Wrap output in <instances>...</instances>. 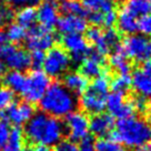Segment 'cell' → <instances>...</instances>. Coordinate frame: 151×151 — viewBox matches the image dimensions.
Returning a JSON list of instances; mask_svg holds the SVG:
<instances>
[{"mask_svg": "<svg viewBox=\"0 0 151 151\" xmlns=\"http://www.w3.org/2000/svg\"><path fill=\"white\" fill-rule=\"evenodd\" d=\"M58 19H59L58 8L53 4L43 2L38 7L37 20L41 27L52 30V28L57 24Z\"/></svg>", "mask_w": 151, "mask_h": 151, "instance_id": "obj_19", "label": "cell"}, {"mask_svg": "<svg viewBox=\"0 0 151 151\" xmlns=\"http://www.w3.org/2000/svg\"><path fill=\"white\" fill-rule=\"evenodd\" d=\"M109 63L113 70L118 71L119 73H129L130 72V62L128 61V58L123 55L121 50L116 51L111 55L109 59Z\"/></svg>", "mask_w": 151, "mask_h": 151, "instance_id": "obj_27", "label": "cell"}, {"mask_svg": "<svg viewBox=\"0 0 151 151\" xmlns=\"http://www.w3.org/2000/svg\"><path fill=\"white\" fill-rule=\"evenodd\" d=\"M14 102V92L6 87H0V110L8 108Z\"/></svg>", "mask_w": 151, "mask_h": 151, "instance_id": "obj_33", "label": "cell"}, {"mask_svg": "<svg viewBox=\"0 0 151 151\" xmlns=\"http://www.w3.org/2000/svg\"><path fill=\"white\" fill-rule=\"evenodd\" d=\"M6 73V66L4 65V62H0V77L5 76Z\"/></svg>", "mask_w": 151, "mask_h": 151, "instance_id": "obj_49", "label": "cell"}, {"mask_svg": "<svg viewBox=\"0 0 151 151\" xmlns=\"http://www.w3.org/2000/svg\"><path fill=\"white\" fill-rule=\"evenodd\" d=\"M132 104H133V107H134V110H139V111H146L147 109L149 108V106L147 104V101L145 100V98H142V97H139L137 98L136 100H133L132 101Z\"/></svg>", "mask_w": 151, "mask_h": 151, "instance_id": "obj_44", "label": "cell"}, {"mask_svg": "<svg viewBox=\"0 0 151 151\" xmlns=\"http://www.w3.org/2000/svg\"><path fill=\"white\" fill-rule=\"evenodd\" d=\"M21 151H31V150H30V149H28V148H24Z\"/></svg>", "mask_w": 151, "mask_h": 151, "instance_id": "obj_51", "label": "cell"}, {"mask_svg": "<svg viewBox=\"0 0 151 151\" xmlns=\"http://www.w3.org/2000/svg\"><path fill=\"white\" fill-rule=\"evenodd\" d=\"M58 8L65 14L80 16L83 18L88 14V10L86 9L79 0H60Z\"/></svg>", "mask_w": 151, "mask_h": 151, "instance_id": "obj_25", "label": "cell"}, {"mask_svg": "<svg viewBox=\"0 0 151 151\" xmlns=\"http://www.w3.org/2000/svg\"><path fill=\"white\" fill-rule=\"evenodd\" d=\"M79 151H96V141L91 136H87L80 140V145L78 146Z\"/></svg>", "mask_w": 151, "mask_h": 151, "instance_id": "obj_39", "label": "cell"}, {"mask_svg": "<svg viewBox=\"0 0 151 151\" xmlns=\"http://www.w3.org/2000/svg\"><path fill=\"white\" fill-rule=\"evenodd\" d=\"M16 18V24L21 26L22 28L31 29L35 27V24L37 21V9L35 7H24L20 8L18 12L14 14Z\"/></svg>", "mask_w": 151, "mask_h": 151, "instance_id": "obj_23", "label": "cell"}, {"mask_svg": "<svg viewBox=\"0 0 151 151\" xmlns=\"http://www.w3.org/2000/svg\"><path fill=\"white\" fill-rule=\"evenodd\" d=\"M104 0H83V7L90 11H99Z\"/></svg>", "mask_w": 151, "mask_h": 151, "instance_id": "obj_43", "label": "cell"}, {"mask_svg": "<svg viewBox=\"0 0 151 151\" xmlns=\"http://www.w3.org/2000/svg\"><path fill=\"white\" fill-rule=\"evenodd\" d=\"M4 65L10 70L21 71L24 72L31 66L30 53L22 48L17 47L14 45H7L2 53Z\"/></svg>", "mask_w": 151, "mask_h": 151, "instance_id": "obj_10", "label": "cell"}, {"mask_svg": "<svg viewBox=\"0 0 151 151\" xmlns=\"http://www.w3.org/2000/svg\"><path fill=\"white\" fill-rule=\"evenodd\" d=\"M24 131L18 127L11 128L9 138L0 151H21L24 148Z\"/></svg>", "mask_w": 151, "mask_h": 151, "instance_id": "obj_24", "label": "cell"}, {"mask_svg": "<svg viewBox=\"0 0 151 151\" xmlns=\"http://www.w3.org/2000/svg\"><path fill=\"white\" fill-rule=\"evenodd\" d=\"M112 140L130 149H141L151 143V124L138 117L121 119L111 132Z\"/></svg>", "mask_w": 151, "mask_h": 151, "instance_id": "obj_2", "label": "cell"}, {"mask_svg": "<svg viewBox=\"0 0 151 151\" xmlns=\"http://www.w3.org/2000/svg\"><path fill=\"white\" fill-rule=\"evenodd\" d=\"M11 8H24V7H36L40 0H6Z\"/></svg>", "mask_w": 151, "mask_h": 151, "instance_id": "obj_37", "label": "cell"}, {"mask_svg": "<svg viewBox=\"0 0 151 151\" xmlns=\"http://www.w3.org/2000/svg\"><path fill=\"white\" fill-rule=\"evenodd\" d=\"M114 1L113 0H104L101 8H100V12L102 14H107V12H110V11H113L114 10Z\"/></svg>", "mask_w": 151, "mask_h": 151, "instance_id": "obj_45", "label": "cell"}, {"mask_svg": "<svg viewBox=\"0 0 151 151\" xmlns=\"http://www.w3.org/2000/svg\"><path fill=\"white\" fill-rule=\"evenodd\" d=\"M120 50L128 59L143 62L151 59V38L142 35H130L123 39Z\"/></svg>", "mask_w": 151, "mask_h": 151, "instance_id": "obj_4", "label": "cell"}, {"mask_svg": "<svg viewBox=\"0 0 151 151\" xmlns=\"http://www.w3.org/2000/svg\"><path fill=\"white\" fill-rule=\"evenodd\" d=\"M131 86L134 91L145 99L151 98V75L139 68L131 76Z\"/></svg>", "mask_w": 151, "mask_h": 151, "instance_id": "obj_17", "label": "cell"}, {"mask_svg": "<svg viewBox=\"0 0 151 151\" xmlns=\"http://www.w3.org/2000/svg\"><path fill=\"white\" fill-rule=\"evenodd\" d=\"M62 45L71 62L76 65H81L91 52L88 41L82 35H66L62 38Z\"/></svg>", "mask_w": 151, "mask_h": 151, "instance_id": "obj_7", "label": "cell"}, {"mask_svg": "<svg viewBox=\"0 0 151 151\" xmlns=\"http://www.w3.org/2000/svg\"><path fill=\"white\" fill-rule=\"evenodd\" d=\"M106 108L108 109L111 117H116L119 120L133 117L134 107L132 101H127L124 99V93L112 91L106 98Z\"/></svg>", "mask_w": 151, "mask_h": 151, "instance_id": "obj_11", "label": "cell"}, {"mask_svg": "<svg viewBox=\"0 0 151 151\" xmlns=\"http://www.w3.org/2000/svg\"><path fill=\"white\" fill-rule=\"evenodd\" d=\"M120 36L118 31L113 28L107 29L104 32H102L101 37L93 43L96 47V52H98L101 56H106L118 46Z\"/></svg>", "mask_w": 151, "mask_h": 151, "instance_id": "obj_16", "label": "cell"}, {"mask_svg": "<svg viewBox=\"0 0 151 151\" xmlns=\"http://www.w3.org/2000/svg\"><path fill=\"white\" fill-rule=\"evenodd\" d=\"M88 19H89L90 24L96 27H99L104 22V14L100 11H88Z\"/></svg>", "mask_w": 151, "mask_h": 151, "instance_id": "obj_41", "label": "cell"}, {"mask_svg": "<svg viewBox=\"0 0 151 151\" xmlns=\"http://www.w3.org/2000/svg\"><path fill=\"white\" fill-rule=\"evenodd\" d=\"M96 151H126L123 146L112 139L101 138L96 141Z\"/></svg>", "mask_w": 151, "mask_h": 151, "instance_id": "obj_31", "label": "cell"}, {"mask_svg": "<svg viewBox=\"0 0 151 151\" xmlns=\"http://www.w3.org/2000/svg\"><path fill=\"white\" fill-rule=\"evenodd\" d=\"M11 127L10 123L6 120H0V149L5 146L8 138H9Z\"/></svg>", "mask_w": 151, "mask_h": 151, "instance_id": "obj_36", "label": "cell"}, {"mask_svg": "<svg viewBox=\"0 0 151 151\" xmlns=\"http://www.w3.org/2000/svg\"><path fill=\"white\" fill-rule=\"evenodd\" d=\"M26 79H27V76L21 71L10 70L9 72H6L4 76V82L6 85V88H8L12 92H17L20 94L24 90Z\"/></svg>", "mask_w": 151, "mask_h": 151, "instance_id": "obj_22", "label": "cell"}, {"mask_svg": "<svg viewBox=\"0 0 151 151\" xmlns=\"http://www.w3.org/2000/svg\"><path fill=\"white\" fill-rule=\"evenodd\" d=\"M57 28L58 31L66 35H81L85 32L88 26L87 20L80 16H72V14H65L57 21Z\"/></svg>", "mask_w": 151, "mask_h": 151, "instance_id": "obj_13", "label": "cell"}, {"mask_svg": "<svg viewBox=\"0 0 151 151\" xmlns=\"http://www.w3.org/2000/svg\"><path fill=\"white\" fill-rule=\"evenodd\" d=\"M45 52L42 51H32L30 55V62H31V66L35 69H39L40 67H42L43 60H45Z\"/></svg>", "mask_w": 151, "mask_h": 151, "instance_id": "obj_38", "label": "cell"}, {"mask_svg": "<svg viewBox=\"0 0 151 151\" xmlns=\"http://www.w3.org/2000/svg\"><path fill=\"white\" fill-rule=\"evenodd\" d=\"M117 26L124 35H134L138 31V19L123 7L117 14Z\"/></svg>", "mask_w": 151, "mask_h": 151, "instance_id": "obj_21", "label": "cell"}, {"mask_svg": "<svg viewBox=\"0 0 151 151\" xmlns=\"http://www.w3.org/2000/svg\"><path fill=\"white\" fill-rule=\"evenodd\" d=\"M148 148H149V149H151V143L149 145V147H148Z\"/></svg>", "mask_w": 151, "mask_h": 151, "instance_id": "obj_53", "label": "cell"}, {"mask_svg": "<svg viewBox=\"0 0 151 151\" xmlns=\"http://www.w3.org/2000/svg\"><path fill=\"white\" fill-rule=\"evenodd\" d=\"M6 46H7V38H6L5 31L0 29V59L2 58V53H4Z\"/></svg>", "mask_w": 151, "mask_h": 151, "instance_id": "obj_46", "label": "cell"}, {"mask_svg": "<svg viewBox=\"0 0 151 151\" xmlns=\"http://www.w3.org/2000/svg\"><path fill=\"white\" fill-rule=\"evenodd\" d=\"M102 35V31L100 30L99 27L96 26H91L90 28H87L86 30V37H87V41L94 43Z\"/></svg>", "mask_w": 151, "mask_h": 151, "instance_id": "obj_40", "label": "cell"}, {"mask_svg": "<svg viewBox=\"0 0 151 151\" xmlns=\"http://www.w3.org/2000/svg\"><path fill=\"white\" fill-rule=\"evenodd\" d=\"M131 86V76L129 73H119L114 79H112L110 87L114 92L124 93Z\"/></svg>", "mask_w": 151, "mask_h": 151, "instance_id": "obj_29", "label": "cell"}, {"mask_svg": "<svg viewBox=\"0 0 151 151\" xmlns=\"http://www.w3.org/2000/svg\"><path fill=\"white\" fill-rule=\"evenodd\" d=\"M65 133L63 123L57 118L43 112L35 113L32 118L26 123L24 137L37 146L55 147L62 140Z\"/></svg>", "mask_w": 151, "mask_h": 151, "instance_id": "obj_1", "label": "cell"}, {"mask_svg": "<svg viewBox=\"0 0 151 151\" xmlns=\"http://www.w3.org/2000/svg\"><path fill=\"white\" fill-rule=\"evenodd\" d=\"M0 8H1V6H0Z\"/></svg>", "mask_w": 151, "mask_h": 151, "instance_id": "obj_56", "label": "cell"}, {"mask_svg": "<svg viewBox=\"0 0 151 151\" xmlns=\"http://www.w3.org/2000/svg\"><path fill=\"white\" fill-rule=\"evenodd\" d=\"M65 131L72 141H80L89 133V118L82 111H72L66 117Z\"/></svg>", "mask_w": 151, "mask_h": 151, "instance_id": "obj_9", "label": "cell"}, {"mask_svg": "<svg viewBox=\"0 0 151 151\" xmlns=\"http://www.w3.org/2000/svg\"><path fill=\"white\" fill-rule=\"evenodd\" d=\"M106 98L107 96L98 93L88 87V89L81 94L80 106L86 112L94 116L98 113H102L106 109Z\"/></svg>", "mask_w": 151, "mask_h": 151, "instance_id": "obj_14", "label": "cell"}, {"mask_svg": "<svg viewBox=\"0 0 151 151\" xmlns=\"http://www.w3.org/2000/svg\"><path fill=\"white\" fill-rule=\"evenodd\" d=\"M102 65L104 56L98 52H90L89 56L81 63V73L87 79H94L102 73Z\"/></svg>", "mask_w": 151, "mask_h": 151, "instance_id": "obj_18", "label": "cell"}, {"mask_svg": "<svg viewBox=\"0 0 151 151\" xmlns=\"http://www.w3.org/2000/svg\"><path fill=\"white\" fill-rule=\"evenodd\" d=\"M53 151H79L78 145L72 140H60L57 143Z\"/></svg>", "mask_w": 151, "mask_h": 151, "instance_id": "obj_35", "label": "cell"}, {"mask_svg": "<svg viewBox=\"0 0 151 151\" xmlns=\"http://www.w3.org/2000/svg\"><path fill=\"white\" fill-rule=\"evenodd\" d=\"M71 66V59L65 49L53 47L45 55L43 72L49 78H59L65 75Z\"/></svg>", "mask_w": 151, "mask_h": 151, "instance_id": "obj_6", "label": "cell"}, {"mask_svg": "<svg viewBox=\"0 0 151 151\" xmlns=\"http://www.w3.org/2000/svg\"><path fill=\"white\" fill-rule=\"evenodd\" d=\"M89 88L100 94L108 96V91L109 88H110V81H109L108 75L107 73H101L97 78H94Z\"/></svg>", "mask_w": 151, "mask_h": 151, "instance_id": "obj_30", "label": "cell"}, {"mask_svg": "<svg viewBox=\"0 0 151 151\" xmlns=\"http://www.w3.org/2000/svg\"><path fill=\"white\" fill-rule=\"evenodd\" d=\"M50 86V78L42 70L35 69L26 79L21 96L29 104L39 102Z\"/></svg>", "mask_w": 151, "mask_h": 151, "instance_id": "obj_5", "label": "cell"}, {"mask_svg": "<svg viewBox=\"0 0 151 151\" xmlns=\"http://www.w3.org/2000/svg\"><path fill=\"white\" fill-rule=\"evenodd\" d=\"M6 118L8 122L14 124L16 127L27 123L35 114V108L27 101L12 102L8 108H6Z\"/></svg>", "mask_w": 151, "mask_h": 151, "instance_id": "obj_12", "label": "cell"}, {"mask_svg": "<svg viewBox=\"0 0 151 151\" xmlns=\"http://www.w3.org/2000/svg\"><path fill=\"white\" fill-rule=\"evenodd\" d=\"M124 8L134 17H142L149 14L151 11V4L147 0H128Z\"/></svg>", "mask_w": 151, "mask_h": 151, "instance_id": "obj_26", "label": "cell"}, {"mask_svg": "<svg viewBox=\"0 0 151 151\" xmlns=\"http://www.w3.org/2000/svg\"><path fill=\"white\" fill-rule=\"evenodd\" d=\"M145 151H151V149H149V148H148V149H147V150H145Z\"/></svg>", "mask_w": 151, "mask_h": 151, "instance_id": "obj_52", "label": "cell"}, {"mask_svg": "<svg viewBox=\"0 0 151 151\" xmlns=\"http://www.w3.org/2000/svg\"><path fill=\"white\" fill-rule=\"evenodd\" d=\"M43 1H45V2H48V4H53L56 0H43Z\"/></svg>", "mask_w": 151, "mask_h": 151, "instance_id": "obj_50", "label": "cell"}, {"mask_svg": "<svg viewBox=\"0 0 151 151\" xmlns=\"http://www.w3.org/2000/svg\"><path fill=\"white\" fill-rule=\"evenodd\" d=\"M113 1H122V0H113Z\"/></svg>", "mask_w": 151, "mask_h": 151, "instance_id": "obj_54", "label": "cell"}, {"mask_svg": "<svg viewBox=\"0 0 151 151\" xmlns=\"http://www.w3.org/2000/svg\"><path fill=\"white\" fill-rule=\"evenodd\" d=\"M31 151H52L50 148L48 147H43V146H37L36 148H33Z\"/></svg>", "mask_w": 151, "mask_h": 151, "instance_id": "obj_48", "label": "cell"}, {"mask_svg": "<svg viewBox=\"0 0 151 151\" xmlns=\"http://www.w3.org/2000/svg\"><path fill=\"white\" fill-rule=\"evenodd\" d=\"M138 31L145 37L151 38V14L140 17L138 20Z\"/></svg>", "mask_w": 151, "mask_h": 151, "instance_id": "obj_32", "label": "cell"}, {"mask_svg": "<svg viewBox=\"0 0 151 151\" xmlns=\"http://www.w3.org/2000/svg\"><path fill=\"white\" fill-rule=\"evenodd\" d=\"M39 102L43 113L57 119L67 117L75 111L78 104L75 94L59 82L50 83Z\"/></svg>", "mask_w": 151, "mask_h": 151, "instance_id": "obj_3", "label": "cell"}, {"mask_svg": "<svg viewBox=\"0 0 151 151\" xmlns=\"http://www.w3.org/2000/svg\"><path fill=\"white\" fill-rule=\"evenodd\" d=\"M141 69L145 71L146 73H149V75H151V59H149V60H147V61L143 62Z\"/></svg>", "mask_w": 151, "mask_h": 151, "instance_id": "obj_47", "label": "cell"}, {"mask_svg": "<svg viewBox=\"0 0 151 151\" xmlns=\"http://www.w3.org/2000/svg\"><path fill=\"white\" fill-rule=\"evenodd\" d=\"M113 126H114L113 118L107 113L94 114L89 120V131L99 138L104 137L108 133H111Z\"/></svg>", "mask_w": 151, "mask_h": 151, "instance_id": "obj_15", "label": "cell"}, {"mask_svg": "<svg viewBox=\"0 0 151 151\" xmlns=\"http://www.w3.org/2000/svg\"><path fill=\"white\" fill-rule=\"evenodd\" d=\"M14 18V12L11 7H1L0 8V27L10 24Z\"/></svg>", "mask_w": 151, "mask_h": 151, "instance_id": "obj_34", "label": "cell"}, {"mask_svg": "<svg viewBox=\"0 0 151 151\" xmlns=\"http://www.w3.org/2000/svg\"><path fill=\"white\" fill-rule=\"evenodd\" d=\"M147 1H149V2H150V4H151V0H147Z\"/></svg>", "mask_w": 151, "mask_h": 151, "instance_id": "obj_55", "label": "cell"}, {"mask_svg": "<svg viewBox=\"0 0 151 151\" xmlns=\"http://www.w3.org/2000/svg\"><path fill=\"white\" fill-rule=\"evenodd\" d=\"M117 24V12L113 10V11H110V12H107V14H104V27L107 28H112L114 24Z\"/></svg>", "mask_w": 151, "mask_h": 151, "instance_id": "obj_42", "label": "cell"}, {"mask_svg": "<svg viewBox=\"0 0 151 151\" xmlns=\"http://www.w3.org/2000/svg\"><path fill=\"white\" fill-rule=\"evenodd\" d=\"M24 41L27 43V47L31 51L38 50L45 52L53 48L56 42V37L50 29L38 26V27H32L29 30V32H27Z\"/></svg>", "mask_w": 151, "mask_h": 151, "instance_id": "obj_8", "label": "cell"}, {"mask_svg": "<svg viewBox=\"0 0 151 151\" xmlns=\"http://www.w3.org/2000/svg\"><path fill=\"white\" fill-rule=\"evenodd\" d=\"M62 85L70 91L71 93L82 94L89 87V80L86 78L81 72L78 71H71L68 72L63 77V83Z\"/></svg>", "mask_w": 151, "mask_h": 151, "instance_id": "obj_20", "label": "cell"}, {"mask_svg": "<svg viewBox=\"0 0 151 151\" xmlns=\"http://www.w3.org/2000/svg\"><path fill=\"white\" fill-rule=\"evenodd\" d=\"M6 38H7V41L17 45L26 40L27 37V30L24 28H22L21 26H19L18 24H10L7 27L6 30Z\"/></svg>", "mask_w": 151, "mask_h": 151, "instance_id": "obj_28", "label": "cell"}]
</instances>
